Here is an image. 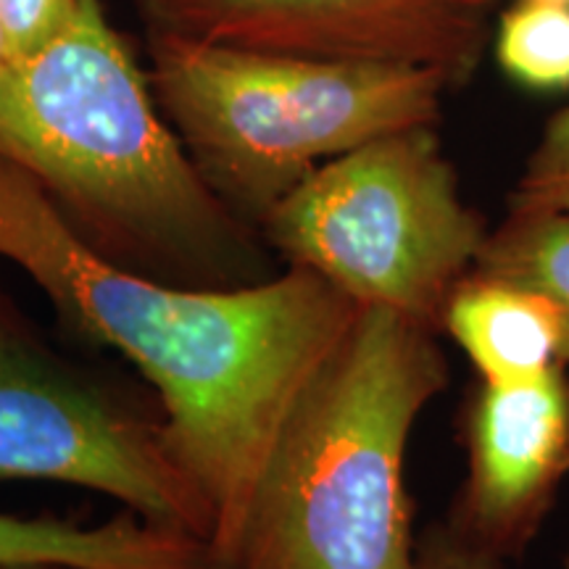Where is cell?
Here are the masks:
<instances>
[{"mask_svg":"<svg viewBox=\"0 0 569 569\" xmlns=\"http://www.w3.org/2000/svg\"><path fill=\"white\" fill-rule=\"evenodd\" d=\"M409 569H507V561L461 536L443 519L417 538L415 561Z\"/></svg>","mask_w":569,"mask_h":569,"instance_id":"15","label":"cell"},{"mask_svg":"<svg viewBox=\"0 0 569 569\" xmlns=\"http://www.w3.org/2000/svg\"><path fill=\"white\" fill-rule=\"evenodd\" d=\"M561 569H569V557L565 559V567H561Z\"/></svg>","mask_w":569,"mask_h":569,"instance_id":"20","label":"cell"},{"mask_svg":"<svg viewBox=\"0 0 569 569\" xmlns=\"http://www.w3.org/2000/svg\"><path fill=\"white\" fill-rule=\"evenodd\" d=\"M74 0H0L9 59L17 61L32 53L59 30Z\"/></svg>","mask_w":569,"mask_h":569,"instance_id":"14","label":"cell"},{"mask_svg":"<svg viewBox=\"0 0 569 569\" xmlns=\"http://www.w3.org/2000/svg\"><path fill=\"white\" fill-rule=\"evenodd\" d=\"M448 382L440 332L361 309L284 417L224 569H409V438Z\"/></svg>","mask_w":569,"mask_h":569,"instance_id":"3","label":"cell"},{"mask_svg":"<svg viewBox=\"0 0 569 569\" xmlns=\"http://www.w3.org/2000/svg\"><path fill=\"white\" fill-rule=\"evenodd\" d=\"M0 480L88 488L211 546L217 515L177 459L156 393L119 388L56 353L6 303L0 309Z\"/></svg>","mask_w":569,"mask_h":569,"instance_id":"6","label":"cell"},{"mask_svg":"<svg viewBox=\"0 0 569 569\" xmlns=\"http://www.w3.org/2000/svg\"><path fill=\"white\" fill-rule=\"evenodd\" d=\"M440 332L465 351L480 382H517L565 367L561 322L551 303L478 272L448 298Z\"/></svg>","mask_w":569,"mask_h":569,"instance_id":"9","label":"cell"},{"mask_svg":"<svg viewBox=\"0 0 569 569\" xmlns=\"http://www.w3.org/2000/svg\"><path fill=\"white\" fill-rule=\"evenodd\" d=\"M467 475L448 522L503 561L538 538L569 480V367L475 382L461 409Z\"/></svg>","mask_w":569,"mask_h":569,"instance_id":"8","label":"cell"},{"mask_svg":"<svg viewBox=\"0 0 569 569\" xmlns=\"http://www.w3.org/2000/svg\"><path fill=\"white\" fill-rule=\"evenodd\" d=\"M0 159L132 272L184 288L274 277V253L206 182L101 0H74L51 38L0 69Z\"/></svg>","mask_w":569,"mask_h":569,"instance_id":"2","label":"cell"},{"mask_svg":"<svg viewBox=\"0 0 569 569\" xmlns=\"http://www.w3.org/2000/svg\"><path fill=\"white\" fill-rule=\"evenodd\" d=\"M490 51L517 88L536 96L569 92V6L515 0L498 11Z\"/></svg>","mask_w":569,"mask_h":569,"instance_id":"12","label":"cell"},{"mask_svg":"<svg viewBox=\"0 0 569 569\" xmlns=\"http://www.w3.org/2000/svg\"><path fill=\"white\" fill-rule=\"evenodd\" d=\"M507 206L569 211V103L540 127Z\"/></svg>","mask_w":569,"mask_h":569,"instance_id":"13","label":"cell"},{"mask_svg":"<svg viewBox=\"0 0 569 569\" xmlns=\"http://www.w3.org/2000/svg\"><path fill=\"white\" fill-rule=\"evenodd\" d=\"M543 3H559V6H569V0H543Z\"/></svg>","mask_w":569,"mask_h":569,"instance_id":"18","label":"cell"},{"mask_svg":"<svg viewBox=\"0 0 569 569\" xmlns=\"http://www.w3.org/2000/svg\"><path fill=\"white\" fill-rule=\"evenodd\" d=\"M11 63L9 59V46H6V32H3V21H0V69Z\"/></svg>","mask_w":569,"mask_h":569,"instance_id":"17","label":"cell"},{"mask_svg":"<svg viewBox=\"0 0 569 569\" xmlns=\"http://www.w3.org/2000/svg\"><path fill=\"white\" fill-rule=\"evenodd\" d=\"M71 565L88 569H217L211 546L159 528L124 509L101 525L0 515V567Z\"/></svg>","mask_w":569,"mask_h":569,"instance_id":"10","label":"cell"},{"mask_svg":"<svg viewBox=\"0 0 569 569\" xmlns=\"http://www.w3.org/2000/svg\"><path fill=\"white\" fill-rule=\"evenodd\" d=\"M156 101L206 182L259 230L325 161L361 142L438 124L446 80L430 69L325 61L174 34L148 42Z\"/></svg>","mask_w":569,"mask_h":569,"instance_id":"4","label":"cell"},{"mask_svg":"<svg viewBox=\"0 0 569 569\" xmlns=\"http://www.w3.org/2000/svg\"><path fill=\"white\" fill-rule=\"evenodd\" d=\"M472 272L549 301L561 322V361L569 367V211L507 206Z\"/></svg>","mask_w":569,"mask_h":569,"instance_id":"11","label":"cell"},{"mask_svg":"<svg viewBox=\"0 0 569 569\" xmlns=\"http://www.w3.org/2000/svg\"><path fill=\"white\" fill-rule=\"evenodd\" d=\"M0 259L30 274L71 330L138 369L177 459L209 496L213 567L234 549L272 443L361 306L288 267L243 288H184L106 259L40 182L0 159Z\"/></svg>","mask_w":569,"mask_h":569,"instance_id":"1","label":"cell"},{"mask_svg":"<svg viewBox=\"0 0 569 569\" xmlns=\"http://www.w3.org/2000/svg\"><path fill=\"white\" fill-rule=\"evenodd\" d=\"M259 232L284 264L319 274L361 309L440 332L490 224L461 193L438 124H417L325 161Z\"/></svg>","mask_w":569,"mask_h":569,"instance_id":"5","label":"cell"},{"mask_svg":"<svg viewBox=\"0 0 569 569\" xmlns=\"http://www.w3.org/2000/svg\"><path fill=\"white\" fill-rule=\"evenodd\" d=\"M6 303H11V301H9V298H6L3 293H0V309H3V306H6Z\"/></svg>","mask_w":569,"mask_h":569,"instance_id":"19","label":"cell"},{"mask_svg":"<svg viewBox=\"0 0 569 569\" xmlns=\"http://www.w3.org/2000/svg\"><path fill=\"white\" fill-rule=\"evenodd\" d=\"M151 34L430 69L448 90L478 74L498 0H138Z\"/></svg>","mask_w":569,"mask_h":569,"instance_id":"7","label":"cell"},{"mask_svg":"<svg viewBox=\"0 0 569 569\" xmlns=\"http://www.w3.org/2000/svg\"><path fill=\"white\" fill-rule=\"evenodd\" d=\"M0 569H88V567H71V565H9Z\"/></svg>","mask_w":569,"mask_h":569,"instance_id":"16","label":"cell"}]
</instances>
